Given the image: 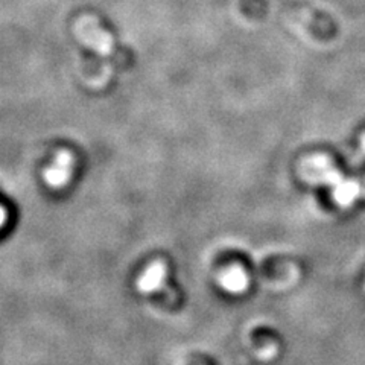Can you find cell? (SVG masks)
<instances>
[{
	"mask_svg": "<svg viewBox=\"0 0 365 365\" xmlns=\"http://www.w3.org/2000/svg\"><path fill=\"white\" fill-rule=\"evenodd\" d=\"M299 173L309 185H323L332 189V198L341 207H350L356 200L365 198V180L346 178L336 169L332 158L324 154L302 160Z\"/></svg>",
	"mask_w": 365,
	"mask_h": 365,
	"instance_id": "1",
	"label": "cell"
},
{
	"mask_svg": "<svg viewBox=\"0 0 365 365\" xmlns=\"http://www.w3.org/2000/svg\"><path fill=\"white\" fill-rule=\"evenodd\" d=\"M75 158L68 151H60L55 155L53 163L44 169L43 178L52 189H63L68 185L73 175Z\"/></svg>",
	"mask_w": 365,
	"mask_h": 365,
	"instance_id": "2",
	"label": "cell"
},
{
	"mask_svg": "<svg viewBox=\"0 0 365 365\" xmlns=\"http://www.w3.org/2000/svg\"><path fill=\"white\" fill-rule=\"evenodd\" d=\"M166 274H168L166 265L163 262L155 260L150 267L145 268L140 276L137 277L135 288L142 294H154L160 289H163L165 282H166Z\"/></svg>",
	"mask_w": 365,
	"mask_h": 365,
	"instance_id": "3",
	"label": "cell"
},
{
	"mask_svg": "<svg viewBox=\"0 0 365 365\" xmlns=\"http://www.w3.org/2000/svg\"><path fill=\"white\" fill-rule=\"evenodd\" d=\"M218 283L222 289L230 294H241L248 288V276L241 267H232L221 272Z\"/></svg>",
	"mask_w": 365,
	"mask_h": 365,
	"instance_id": "4",
	"label": "cell"
},
{
	"mask_svg": "<svg viewBox=\"0 0 365 365\" xmlns=\"http://www.w3.org/2000/svg\"><path fill=\"white\" fill-rule=\"evenodd\" d=\"M6 221H8V213H6V210L2 207V205H0V228L5 227Z\"/></svg>",
	"mask_w": 365,
	"mask_h": 365,
	"instance_id": "5",
	"label": "cell"
},
{
	"mask_svg": "<svg viewBox=\"0 0 365 365\" xmlns=\"http://www.w3.org/2000/svg\"><path fill=\"white\" fill-rule=\"evenodd\" d=\"M359 150H361V153H362V154H365V134L362 135V139H361V143H359Z\"/></svg>",
	"mask_w": 365,
	"mask_h": 365,
	"instance_id": "6",
	"label": "cell"
}]
</instances>
